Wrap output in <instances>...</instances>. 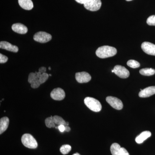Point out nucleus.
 <instances>
[{"label": "nucleus", "instance_id": "obj_9", "mask_svg": "<svg viewBox=\"0 0 155 155\" xmlns=\"http://www.w3.org/2000/svg\"><path fill=\"white\" fill-rule=\"evenodd\" d=\"M75 77L76 81L80 83H87L91 79V75L85 72H77L75 74Z\"/></svg>", "mask_w": 155, "mask_h": 155}, {"label": "nucleus", "instance_id": "obj_34", "mask_svg": "<svg viewBox=\"0 0 155 155\" xmlns=\"http://www.w3.org/2000/svg\"><path fill=\"white\" fill-rule=\"evenodd\" d=\"M72 155H81L79 154L78 153H75L74 154H73Z\"/></svg>", "mask_w": 155, "mask_h": 155}, {"label": "nucleus", "instance_id": "obj_22", "mask_svg": "<svg viewBox=\"0 0 155 155\" xmlns=\"http://www.w3.org/2000/svg\"><path fill=\"white\" fill-rule=\"evenodd\" d=\"M71 149L72 147L71 146L68 144H65L61 146L60 148V151L63 154L66 155L68 154L71 150Z\"/></svg>", "mask_w": 155, "mask_h": 155}, {"label": "nucleus", "instance_id": "obj_14", "mask_svg": "<svg viewBox=\"0 0 155 155\" xmlns=\"http://www.w3.org/2000/svg\"><path fill=\"white\" fill-rule=\"evenodd\" d=\"M151 136V133L149 131H144L142 132L135 138V141L138 144L143 143L147 139Z\"/></svg>", "mask_w": 155, "mask_h": 155}, {"label": "nucleus", "instance_id": "obj_30", "mask_svg": "<svg viewBox=\"0 0 155 155\" xmlns=\"http://www.w3.org/2000/svg\"><path fill=\"white\" fill-rule=\"evenodd\" d=\"M46 68L45 67H41L39 69L38 72H41V74L42 73H45L46 72Z\"/></svg>", "mask_w": 155, "mask_h": 155}, {"label": "nucleus", "instance_id": "obj_29", "mask_svg": "<svg viewBox=\"0 0 155 155\" xmlns=\"http://www.w3.org/2000/svg\"><path fill=\"white\" fill-rule=\"evenodd\" d=\"M56 129H59L61 132H64L65 130V126L63 125H58V126L56 127Z\"/></svg>", "mask_w": 155, "mask_h": 155}, {"label": "nucleus", "instance_id": "obj_25", "mask_svg": "<svg viewBox=\"0 0 155 155\" xmlns=\"http://www.w3.org/2000/svg\"><path fill=\"white\" fill-rule=\"evenodd\" d=\"M147 23L148 25L155 26V15H152L149 17L147 19Z\"/></svg>", "mask_w": 155, "mask_h": 155}, {"label": "nucleus", "instance_id": "obj_31", "mask_svg": "<svg viewBox=\"0 0 155 155\" xmlns=\"http://www.w3.org/2000/svg\"><path fill=\"white\" fill-rule=\"evenodd\" d=\"M77 2L79 3V4H84L87 2L89 0H75Z\"/></svg>", "mask_w": 155, "mask_h": 155}, {"label": "nucleus", "instance_id": "obj_24", "mask_svg": "<svg viewBox=\"0 0 155 155\" xmlns=\"http://www.w3.org/2000/svg\"><path fill=\"white\" fill-rule=\"evenodd\" d=\"M49 76V75L46 72L41 74L38 79L39 82L40 84L44 83L48 80Z\"/></svg>", "mask_w": 155, "mask_h": 155}, {"label": "nucleus", "instance_id": "obj_28", "mask_svg": "<svg viewBox=\"0 0 155 155\" xmlns=\"http://www.w3.org/2000/svg\"><path fill=\"white\" fill-rule=\"evenodd\" d=\"M120 155H130L127 150L125 149V148L121 147L120 150Z\"/></svg>", "mask_w": 155, "mask_h": 155}, {"label": "nucleus", "instance_id": "obj_23", "mask_svg": "<svg viewBox=\"0 0 155 155\" xmlns=\"http://www.w3.org/2000/svg\"><path fill=\"white\" fill-rule=\"evenodd\" d=\"M127 64L128 67L130 68H138L140 67V64L137 61H135V60H129L127 62Z\"/></svg>", "mask_w": 155, "mask_h": 155}, {"label": "nucleus", "instance_id": "obj_4", "mask_svg": "<svg viewBox=\"0 0 155 155\" xmlns=\"http://www.w3.org/2000/svg\"><path fill=\"white\" fill-rule=\"evenodd\" d=\"M33 39L35 41L41 43H45L51 40L52 36L50 34L45 31H39L35 34Z\"/></svg>", "mask_w": 155, "mask_h": 155}, {"label": "nucleus", "instance_id": "obj_11", "mask_svg": "<svg viewBox=\"0 0 155 155\" xmlns=\"http://www.w3.org/2000/svg\"><path fill=\"white\" fill-rule=\"evenodd\" d=\"M155 94V86H150L142 90L139 93L140 97H148Z\"/></svg>", "mask_w": 155, "mask_h": 155}, {"label": "nucleus", "instance_id": "obj_32", "mask_svg": "<svg viewBox=\"0 0 155 155\" xmlns=\"http://www.w3.org/2000/svg\"><path fill=\"white\" fill-rule=\"evenodd\" d=\"M70 130H71V128L69 126H65V131H67V132H69Z\"/></svg>", "mask_w": 155, "mask_h": 155}, {"label": "nucleus", "instance_id": "obj_37", "mask_svg": "<svg viewBox=\"0 0 155 155\" xmlns=\"http://www.w3.org/2000/svg\"><path fill=\"white\" fill-rule=\"evenodd\" d=\"M49 76H51L52 75H51V74H49Z\"/></svg>", "mask_w": 155, "mask_h": 155}, {"label": "nucleus", "instance_id": "obj_10", "mask_svg": "<svg viewBox=\"0 0 155 155\" xmlns=\"http://www.w3.org/2000/svg\"><path fill=\"white\" fill-rule=\"evenodd\" d=\"M142 49L149 55L155 56V45L149 42H144L142 44Z\"/></svg>", "mask_w": 155, "mask_h": 155}, {"label": "nucleus", "instance_id": "obj_36", "mask_svg": "<svg viewBox=\"0 0 155 155\" xmlns=\"http://www.w3.org/2000/svg\"><path fill=\"white\" fill-rule=\"evenodd\" d=\"M49 70H51V67H49Z\"/></svg>", "mask_w": 155, "mask_h": 155}, {"label": "nucleus", "instance_id": "obj_7", "mask_svg": "<svg viewBox=\"0 0 155 155\" xmlns=\"http://www.w3.org/2000/svg\"><path fill=\"white\" fill-rule=\"evenodd\" d=\"M107 102L112 107L117 110H122L123 107V103L118 98L116 97L109 96L106 98Z\"/></svg>", "mask_w": 155, "mask_h": 155}, {"label": "nucleus", "instance_id": "obj_17", "mask_svg": "<svg viewBox=\"0 0 155 155\" xmlns=\"http://www.w3.org/2000/svg\"><path fill=\"white\" fill-rule=\"evenodd\" d=\"M41 74V73L39 72H31L28 75V82L31 84L36 81L38 80Z\"/></svg>", "mask_w": 155, "mask_h": 155}, {"label": "nucleus", "instance_id": "obj_6", "mask_svg": "<svg viewBox=\"0 0 155 155\" xmlns=\"http://www.w3.org/2000/svg\"><path fill=\"white\" fill-rule=\"evenodd\" d=\"M101 0H89L84 5V6L88 11H96L101 8Z\"/></svg>", "mask_w": 155, "mask_h": 155}, {"label": "nucleus", "instance_id": "obj_16", "mask_svg": "<svg viewBox=\"0 0 155 155\" xmlns=\"http://www.w3.org/2000/svg\"><path fill=\"white\" fill-rule=\"evenodd\" d=\"M9 119L8 117H4L0 119V134L4 133L9 126Z\"/></svg>", "mask_w": 155, "mask_h": 155}, {"label": "nucleus", "instance_id": "obj_8", "mask_svg": "<svg viewBox=\"0 0 155 155\" xmlns=\"http://www.w3.org/2000/svg\"><path fill=\"white\" fill-rule=\"evenodd\" d=\"M65 96L64 90L59 87L54 89L51 93V97L55 101H62L65 98Z\"/></svg>", "mask_w": 155, "mask_h": 155}, {"label": "nucleus", "instance_id": "obj_18", "mask_svg": "<svg viewBox=\"0 0 155 155\" xmlns=\"http://www.w3.org/2000/svg\"><path fill=\"white\" fill-rule=\"evenodd\" d=\"M121 147L117 143H114L110 147V151L112 155H120Z\"/></svg>", "mask_w": 155, "mask_h": 155}, {"label": "nucleus", "instance_id": "obj_33", "mask_svg": "<svg viewBox=\"0 0 155 155\" xmlns=\"http://www.w3.org/2000/svg\"><path fill=\"white\" fill-rule=\"evenodd\" d=\"M69 122H66V125H65V126H69Z\"/></svg>", "mask_w": 155, "mask_h": 155}, {"label": "nucleus", "instance_id": "obj_2", "mask_svg": "<svg viewBox=\"0 0 155 155\" xmlns=\"http://www.w3.org/2000/svg\"><path fill=\"white\" fill-rule=\"evenodd\" d=\"M84 103L91 110L95 112H98L101 110L102 105L98 100L94 98L87 97L84 100Z\"/></svg>", "mask_w": 155, "mask_h": 155}, {"label": "nucleus", "instance_id": "obj_12", "mask_svg": "<svg viewBox=\"0 0 155 155\" xmlns=\"http://www.w3.org/2000/svg\"><path fill=\"white\" fill-rule=\"evenodd\" d=\"M0 48L3 49L7 50L9 51L17 53L19 51V48L17 46L14 45L6 41H2L0 42Z\"/></svg>", "mask_w": 155, "mask_h": 155}, {"label": "nucleus", "instance_id": "obj_27", "mask_svg": "<svg viewBox=\"0 0 155 155\" xmlns=\"http://www.w3.org/2000/svg\"><path fill=\"white\" fill-rule=\"evenodd\" d=\"M40 85V83L39 82L38 80L35 81V82H33L32 84H31V86L32 88H38Z\"/></svg>", "mask_w": 155, "mask_h": 155}, {"label": "nucleus", "instance_id": "obj_5", "mask_svg": "<svg viewBox=\"0 0 155 155\" xmlns=\"http://www.w3.org/2000/svg\"><path fill=\"white\" fill-rule=\"evenodd\" d=\"M112 72L122 78H127L130 75L129 71L125 67L120 65H116L115 66L114 69L112 70Z\"/></svg>", "mask_w": 155, "mask_h": 155}, {"label": "nucleus", "instance_id": "obj_1", "mask_svg": "<svg viewBox=\"0 0 155 155\" xmlns=\"http://www.w3.org/2000/svg\"><path fill=\"white\" fill-rule=\"evenodd\" d=\"M117 53L116 48L109 46H103L99 47L96 51V54L100 58H106L113 57Z\"/></svg>", "mask_w": 155, "mask_h": 155}, {"label": "nucleus", "instance_id": "obj_13", "mask_svg": "<svg viewBox=\"0 0 155 155\" xmlns=\"http://www.w3.org/2000/svg\"><path fill=\"white\" fill-rule=\"evenodd\" d=\"M12 30L16 33L25 34L28 31V28L25 25L20 23H15L12 26Z\"/></svg>", "mask_w": 155, "mask_h": 155}, {"label": "nucleus", "instance_id": "obj_21", "mask_svg": "<svg viewBox=\"0 0 155 155\" xmlns=\"http://www.w3.org/2000/svg\"><path fill=\"white\" fill-rule=\"evenodd\" d=\"M45 123L46 126L48 128L55 127L56 125L54 122L52 116L48 117L47 119H46L45 120Z\"/></svg>", "mask_w": 155, "mask_h": 155}, {"label": "nucleus", "instance_id": "obj_19", "mask_svg": "<svg viewBox=\"0 0 155 155\" xmlns=\"http://www.w3.org/2000/svg\"><path fill=\"white\" fill-rule=\"evenodd\" d=\"M140 73L145 76H151L154 75L155 70L152 68H144L140 70Z\"/></svg>", "mask_w": 155, "mask_h": 155}, {"label": "nucleus", "instance_id": "obj_26", "mask_svg": "<svg viewBox=\"0 0 155 155\" xmlns=\"http://www.w3.org/2000/svg\"><path fill=\"white\" fill-rule=\"evenodd\" d=\"M8 58L7 56L4 55L2 54H0V63L5 64L8 61Z\"/></svg>", "mask_w": 155, "mask_h": 155}, {"label": "nucleus", "instance_id": "obj_3", "mask_svg": "<svg viewBox=\"0 0 155 155\" xmlns=\"http://www.w3.org/2000/svg\"><path fill=\"white\" fill-rule=\"evenodd\" d=\"M21 141L24 146L29 149H35L37 147L38 143L31 134H25L22 136Z\"/></svg>", "mask_w": 155, "mask_h": 155}, {"label": "nucleus", "instance_id": "obj_15", "mask_svg": "<svg viewBox=\"0 0 155 155\" xmlns=\"http://www.w3.org/2000/svg\"><path fill=\"white\" fill-rule=\"evenodd\" d=\"M18 3L19 6L24 10H31L34 7L31 0H18Z\"/></svg>", "mask_w": 155, "mask_h": 155}, {"label": "nucleus", "instance_id": "obj_35", "mask_svg": "<svg viewBox=\"0 0 155 155\" xmlns=\"http://www.w3.org/2000/svg\"><path fill=\"white\" fill-rule=\"evenodd\" d=\"M127 2H130V1H132V0H126Z\"/></svg>", "mask_w": 155, "mask_h": 155}, {"label": "nucleus", "instance_id": "obj_20", "mask_svg": "<svg viewBox=\"0 0 155 155\" xmlns=\"http://www.w3.org/2000/svg\"><path fill=\"white\" fill-rule=\"evenodd\" d=\"M53 118L54 122L56 125L58 126V125H63L65 126L66 122L61 116H53Z\"/></svg>", "mask_w": 155, "mask_h": 155}]
</instances>
